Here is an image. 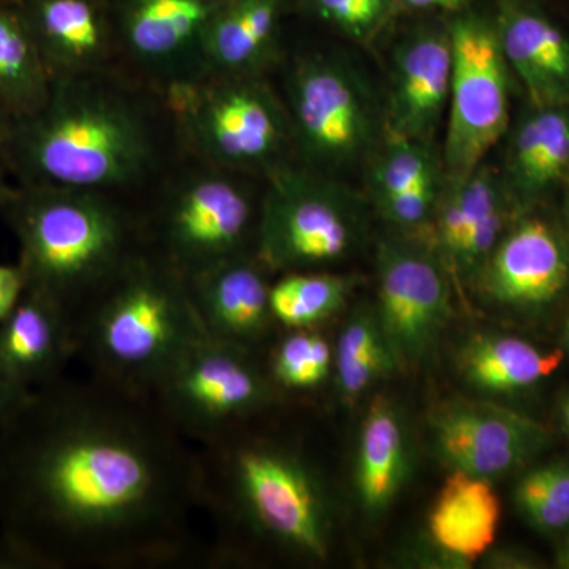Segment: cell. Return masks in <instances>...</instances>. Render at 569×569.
Listing matches in <instances>:
<instances>
[{
    "label": "cell",
    "instance_id": "cell-1",
    "mask_svg": "<svg viewBox=\"0 0 569 569\" xmlns=\"http://www.w3.org/2000/svg\"><path fill=\"white\" fill-rule=\"evenodd\" d=\"M197 451L151 397L84 372L0 436V569L203 567Z\"/></svg>",
    "mask_w": 569,
    "mask_h": 569
},
{
    "label": "cell",
    "instance_id": "cell-2",
    "mask_svg": "<svg viewBox=\"0 0 569 569\" xmlns=\"http://www.w3.org/2000/svg\"><path fill=\"white\" fill-rule=\"evenodd\" d=\"M183 152L167 92L126 69L51 81L39 111L10 121L11 181L140 198Z\"/></svg>",
    "mask_w": 569,
    "mask_h": 569
},
{
    "label": "cell",
    "instance_id": "cell-3",
    "mask_svg": "<svg viewBox=\"0 0 569 569\" xmlns=\"http://www.w3.org/2000/svg\"><path fill=\"white\" fill-rule=\"evenodd\" d=\"M268 410L194 447L204 568L263 552L302 563L331 556L335 512L323 471L301 441L269 432Z\"/></svg>",
    "mask_w": 569,
    "mask_h": 569
},
{
    "label": "cell",
    "instance_id": "cell-4",
    "mask_svg": "<svg viewBox=\"0 0 569 569\" xmlns=\"http://www.w3.org/2000/svg\"><path fill=\"white\" fill-rule=\"evenodd\" d=\"M0 217L17 239L26 291L70 323L148 250L138 200L123 194L11 181Z\"/></svg>",
    "mask_w": 569,
    "mask_h": 569
},
{
    "label": "cell",
    "instance_id": "cell-5",
    "mask_svg": "<svg viewBox=\"0 0 569 569\" xmlns=\"http://www.w3.org/2000/svg\"><path fill=\"white\" fill-rule=\"evenodd\" d=\"M71 332L84 372L144 397L208 336L186 277L149 250L78 313Z\"/></svg>",
    "mask_w": 569,
    "mask_h": 569
},
{
    "label": "cell",
    "instance_id": "cell-6",
    "mask_svg": "<svg viewBox=\"0 0 569 569\" xmlns=\"http://www.w3.org/2000/svg\"><path fill=\"white\" fill-rule=\"evenodd\" d=\"M264 186L183 151L138 198L146 247L186 279L254 253Z\"/></svg>",
    "mask_w": 569,
    "mask_h": 569
},
{
    "label": "cell",
    "instance_id": "cell-7",
    "mask_svg": "<svg viewBox=\"0 0 569 569\" xmlns=\"http://www.w3.org/2000/svg\"><path fill=\"white\" fill-rule=\"evenodd\" d=\"M167 97L183 151L264 181L296 163L290 118L271 77L206 71Z\"/></svg>",
    "mask_w": 569,
    "mask_h": 569
},
{
    "label": "cell",
    "instance_id": "cell-8",
    "mask_svg": "<svg viewBox=\"0 0 569 569\" xmlns=\"http://www.w3.org/2000/svg\"><path fill=\"white\" fill-rule=\"evenodd\" d=\"M282 97L296 163L335 176L372 144L377 118L372 99L350 63L323 51L282 52Z\"/></svg>",
    "mask_w": 569,
    "mask_h": 569
},
{
    "label": "cell",
    "instance_id": "cell-9",
    "mask_svg": "<svg viewBox=\"0 0 569 569\" xmlns=\"http://www.w3.org/2000/svg\"><path fill=\"white\" fill-rule=\"evenodd\" d=\"M358 238L353 194L335 176L291 163L266 179L254 253L272 274L326 271Z\"/></svg>",
    "mask_w": 569,
    "mask_h": 569
},
{
    "label": "cell",
    "instance_id": "cell-10",
    "mask_svg": "<svg viewBox=\"0 0 569 569\" xmlns=\"http://www.w3.org/2000/svg\"><path fill=\"white\" fill-rule=\"evenodd\" d=\"M151 399L193 447L284 402L260 356L209 336L190 348Z\"/></svg>",
    "mask_w": 569,
    "mask_h": 569
},
{
    "label": "cell",
    "instance_id": "cell-11",
    "mask_svg": "<svg viewBox=\"0 0 569 569\" xmlns=\"http://www.w3.org/2000/svg\"><path fill=\"white\" fill-rule=\"evenodd\" d=\"M452 47L445 167L451 181L473 173L508 127V63L497 22L459 14L448 28Z\"/></svg>",
    "mask_w": 569,
    "mask_h": 569
},
{
    "label": "cell",
    "instance_id": "cell-12",
    "mask_svg": "<svg viewBox=\"0 0 569 569\" xmlns=\"http://www.w3.org/2000/svg\"><path fill=\"white\" fill-rule=\"evenodd\" d=\"M224 0H108L123 69L160 91L206 73L204 40Z\"/></svg>",
    "mask_w": 569,
    "mask_h": 569
},
{
    "label": "cell",
    "instance_id": "cell-13",
    "mask_svg": "<svg viewBox=\"0 0 569 569\" xmlns=\"http://www.w3.org/2000/svg\"><path fill=\"white\" fill-rule=\"evenodd\" d=\"M451 313V288L433 254L406 242L378 250L377 317L397 362H418Z\"/></svg>",
    "mask_w": 569,
    "mask_h": 569
},
{
    "label": "cell",
    "instance_id": "cell-14",
    "mask_svg": "<svg viewBox=\"0 0 569 569\" xmlns=\"http://www.w3.org/2000/svg\"><path fill=\"white\" fill-rule=\"evenodd\" d=\"M430 436L452 471L493 479L518 470L548 445L541 422L489 402L451 400L433 411Z\"/></svg>",
    "mask_w": 569,
    "mask_h": 569
},
{
    "label": "cell",
    "instance_id": "cell-15",
    "mask_svg": "<svg viewBox=\"0 0 569 569\" xmlns=\"http://www.w3.org/2000/svg\"><path fill=\"white\" fill-rule=\"evenodd\" d=\"M272 276L249 253L186 279L208 336L260 356L279 329L269 305Z\"/></svg>",
    "mask_w": 569,
    "mask_h": 569
},
{
    "label": "cell",
    "instance_id": "cell-16",
    "mask_svg": "<svg viewBox=\"0 0 569 569\" xmlns=\"http://www.w3.org/2000/svg\"><path fill=\"white\" fill-rule=\"evenodd\" d=\"M51 81L123 69L108 0H20Z\"/></svg>",
    "mask_w": 569,
    "mask_h": 569
},
{
    "label": "cell",
    "instance_id": "cell-17",
    "mask_svg": "<svg viewBox=\"0 0 569 569\" xmlns=\"http://www.w3.org/2000/svg\"><path fill=\"white\" fill-rule=\"evenodd\" d=\"M451 71L448 31L415 32L396 48L388 103L391 133L429 140L448 108Z\"/></svg>",
    "mask_w": 569,
    "mask_h": 569
},
{
    "label": "cell",
    "instance_id": "cell-18",
    "mask_svg": "<svg viewBox=\"0 0 569 569\" xmlns=\"http://www.w3.org/2000/svg\"><path fill=\"white\" fill-rule=\"evenodd\" d=\"M497 31L508 67L537 108L569 100V39L545 10L529 0H505Z\"/></svg>",
    "mask_w": 569,
    "mask_h": 569
},
{
    "label": "cell",
    "instance_id": "cell-19",
    "mask_svg": "<svg viewBox=\"0 0 569 569\" xmlns=\"http://www.w3.org/2000/svg\"><path fill=\"white\" fill-rule=\"evenodd\" d=\"M74 361L69 317L43 296L26 291L0 323V373L26 391L66 376Z\"/></svg>",
    "mask_w": 569,
    "mask_h": 569
},
{
    "label": "cell",
    "instance_id": "cell-20",
    "mask_svg": "<svg viewBox=\"0 0 569 569\" xmlns=\"http://www.w3.org/2000/svg\"><path fill=\"white\" fill-rule=\"evenodd\" d=\"M293 13L295 0H224L206 33V71L271 77Z\"/></svg>",
    "mask_w": 569,
    "mask_h": 569
},
{
    "label": "cell",
    "instance_id": "cell-21",
    "mask_svg": "<svg viewBox=\"0 0 569 569\" xmlns=\"http://www.w3.org/2000/svg\"><path fill=\"white\" fill-rule=\"evenodd\" d=\"M490 298L503 305L552 301L569 277V258L548 224L530 220L498 242L485 268Z\"/></svg>",
    "mask_w": 569,
    "mask_h": 569
},
{
    "label": "cell",
    "instance_id": "cell-22",
    "mask_svg": "<svg viewBox=\"0 0 569 569\" xmlns=\"http://www.w3.org/2000/svg\"><path fill=\"white\" fill-rule=\"evenodd\" d=\"M500 512L489 479L452 471L430 509V538L452 560L473 563L496 541Z\"/></svg>",
    "mask_w": 569,
    "mask_h": 569
},
{
    "label": "cell",
    "instance_id": "cell-23",
    "mask_svg": "<svg viewBox=\"0 0 569 569\" xmlns=\"http://www.w3.org/2000/svg\"><path fill=\"white\" fill-rule=\"evenodd\" d=\"M410 477L407 427L388 397L370 403L359 436L356 490L367 515L391 507Z\"/></svg>",
    "mask_w": 569,
    "mask_h": 569
},
{
    "label": "cell",
    "instance_id": "cell-24",
    "mask_svg": "<svg viewBox=\"0 0 569 569\" xmlns=\"http://www.w3.org/2000/svg\"><path fill=\"white\" fill-rule=\"evenodd\" d=\"M44 69L20 0H0V110L14 121L39 111L50 96Z\"/></svg>",
    "mask_w": 569,
    "mask_h": 569
},
{
    "label": "cell",
    "instance_id": "cell-25",
    "mask_svg": "<svg viewBox=\"0 0 569 569\" xmlns=\"http://www.w3.org/2000/svg\"><path fill=\"white\" fill-rule=\"evenodd\" d=\"M563 361L561 351H545L515 337H473L459 355L460 372L473 387L489 392L529 388L548 378Z\"/></svg>",
    "mask_w": 569,
    "mask_h": 569
},
{
    "label": "cell",
    "instance_id": "cell-26",
    "mask_svg": "<svg viewBox=\"0 0 569 569\" xmlns=\"http://www.w3.org/2000/svg\"><path fill=\"white\" fill-rule=\"evenodd\" d=\"M569 164V114L560 107L537 108L516 132L511 170L526 193L545 190Z\"/></svg>",
    "mask_w": 569,
    "mask_h": 569
},
{
    "label": "cell",
    "instance_id": "cell-27",
    "mask_svg": "<svg viewBox=\"0 0 569 569\" xmlns=\"http://www.w3.org/2000/svg\"><path fill=\"white\" fill-rule=\"evenodd\" d=\"M261 365L280 399L312 395L335 373V346L320 328L280 329Z\"/></svg>",
    "mask_w": 569,
    "mask_h": 569
},
{
    "label": "cell",
    "instance_id": "cell-28",
    "mask_svg": "<svg viewBox=\"0 0 569 569\" xmlns=\"http://www.w3.org/2000/svg\"><path fill=\"white\" fill-rule=\"evenodd\" d=\"M348 277L328 271H291L272 279L269 305L279 329L320 328L346 306Z\"/></svg>",
    "mask_w": 569,
    "mask_h": 569
},
{
    "label": "cell",
    "instance_id": "cell-29",
    "mask_svg": "<svg viewBox=\"0 0 569 569\" xmlns=\"http://www.w3.org/2000/svg\"><path fill=\"white\" fill-rule=\"evenodd\" d=\"M503 193L496 174L479 164L473 173L451 181L447 197L438 200L436 241L445 263L451 266L467 236L489 217L505 211Z\"/></svg>",
    "mask_w": 569,
    "mask_h": 569
},
{
    "label": "cell",
    "instance_id": "cell-30",
    "mask_svg": "<svg viewBox=\"0 0 569 569\" xmlns=\"http://www.w3.org/2000/svg\"><path fill=\"white\" fill-rule=\"evenodd\" d=\"M432 181H440V171L427 141L391 133L370 173V189L377 203L391 194Z\"/></svg>",
    "mask_w": 569,
    "mask_h": 569
},
{
    "label": "cell",
    "instance_id": "cell-31",
    "mask_svg": "<svg viewBox=\"0 0 569 569\" xmlns=\"http://www.w3.org/2000/svg\"><path fill=\"white\" fill-rule=\"evenodd\" d=\"M515 501L538 529H565L569 523V463L530 470L516 486Z\"/></svg>",
    "mask_w": 569,
    "mask_h": 569
},
{
    "label": "cell",
    "instance_id": "cell-32",
    "mask_svg": "<svg viewBox=\"0 0 569 569\" xmlns=\"http://www.w3.org/2000/svg\"><path fill=\"white\" fill-rule=\"evenodd\" d=\"M389 3L391 0H295V13L351 37H367L380 28Z\"/></svg>",
    "mask_w": 569,
    "mask_h": 569
},
{
    "label": "cell",
    "instance_id": "cell-33",
    "mask_svg": "<svg viewBox=\"0 0 569 569\" xmlns=\"http://www.w3.org/2000/svg\"><path fill=\"white\" fill-rule=\"evenodd\" d=\"M438 200L440 181H432L391 194L377 204L389 222L406 230H413L433 219Z\"/></svg>",
    "mask_w": 569,
    "mask_h": 569
},
{
    "label": "cell",
    "instance_id": "cell-34",
    "mask_svg": "<svg viewBox=\"0 0 569 569\" xmlns=\"http://www.w3.org/2000/svg\"><path fill=\"white\" fill-rule=\"evenodd\" d=\"M26 293V277L21 266L0 264V323L13 312Z\"/></svg>",
    "mask_w": 569,
    "mask_h": 569
},
{
    "label": "cell",
    "instance_id": "cell-35",
    "mask_svg": "<svg viewBox=\"0 0 569 569\" xmlns=\"http://www.w3.org/2000/svg\"><path fill=\"white\" fill-rule=\"evenodd\" d=\"M31 392L11 383L0 373V436Z\"/></svg>",
    "mask_w": 569,
    "mask_h": 569
},
{
    "label": "cell",
    "instance_id": "cell-36",
    "mask_svg": "<svg viewBox=\"0 0 569 569\" xmlns=\"http://www.w3.org/2000/svg\"><path fill=\"white\" fill-rule=\"evenodd\" d=\"M399 2L415 10H458L470 0H399Z\"/></svg>",
    "mask_w": 569,
    "mask_h": 569
},
{
    "label": "cell",
    "instance_id": "cell-37",
    "mask_svg": "<svg viewBox=\"0 0 569 569\" xmlns=\"http://www.w3.org/2000/svg\"><path fill=\"white\" fill-rule=\"evenodd\" d=\"M10 182L11 178L9 171H7L6 164L2 162V157H0V194L9 187Z\"/></svg>",
    "mask_w": 569,
    "mask_h": 569
},
{
    "label": "cell",
    "instance_id": "cell-38",
    "mask_svg": "<svg viewBox=\"0 0 569 569\" xmlns=\"http://www.w3.org/2000/svg\"><path fill=\"white\" fill-rule=\"evenodd\" d=\"M11 119L2 110H0V140H2L3 133H6L7 127H9Z\"/></svg>",
    "mask_w": 569,
    "mask_h": 569
},
{
    "label": "cell",
    "instance_id": "cell-39",
    "mask_svg": "<svg viewBox=\"0 0 569 569\" xmlns=\"http://www.w3.org/2000/svg\"><path fill=\"white\" fill-rule=\"evenodd\" d=\"M560 563L563 565V567L569 568V539L567 545H565L563 550H561Z\"/></svg>",
    "mask_w": 569,
    "mask_h": 569
},
{
    "label": "cell",
    "instance_id": "cell-40",
    "mask_svg": "<svg viewBox=\"0 0 569 569\" xmlns=\"http://www.w3.org/2000/svg\"><path fill=\"white\" fill-rule=\"evenodd\" d=\"M563 417H565V422H567V426L569 429V399L567 400V403H565V407H563Z\"/></svg>",
    "mask_w": 569,
    "mask_h": 569
}]
</instances>
